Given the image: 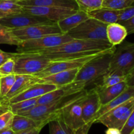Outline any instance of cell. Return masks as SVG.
Instances as JSON below:
<instances>
[{"label":"cell","instance_id":"6da1fadb","mask_svg":"<svg viewBox=\"0 0 134 134\" xmlns=\"http://www.w3.org/2000/svg\"><path fill=\"white\" fill-rule=\"evenodd\" d=\"M113 47L109 42L73 39L58 47L32 53L40 54L54 62L102 53Z\"/></svg>","mask_w":134,"mask_h":134},{"label":"cell","instance_id":"7a4b0ae2","mask_svg":"<svg viewBox=\"0 0 134 134\" xmlns=\"http://www.w3.org/2000/svg\"><path fill=\"white\" fill-rule=\"evenodd\" d=\"M115 48L116 46L86 63L79 69L73 82L86 87L100 79L108 72L111 57Z\"/></svg>","mask_w":134,"mask_h":134},{"label":"cell","instance_id":"3957f363","mask_svg":"<svg viewBox=\"0 0 134 134\" xmlns=\"http://www.w3.org/2000/svg\"><path fill=\"white\" fill-rule=\"evenodd\" d=\"M87 91L84 89L81 91L66 94L54 102L47 104L37 105L27 112L20 115L31 118L37 121L46 122L48 124L50 121L59 116L61 111L65 106L85 95Z\"/></svg>","mask_w":134,"mask_h":134},{"label":"cell","instance_id":"277c9868","mask_svg":"<svg viewBox=\"0 0 134 134\" xmlns=\"http://www.w3.org/2000/svg\"><path fill=\"white\" fill-rule=\"evenodd\" d=\"M134 68V43L119 44L111 57L107 73L126 76Z\"/></svg>","mask_w":134,"mask_h":134},{"label":"cell","instance_id":"5b68a950","mask_svg":"<svg viewBox=\"0 0 134 134\" xmlns=\"http://www.w3.org/2000/svg\"><path fill=\"white\" fill-rule=\"evenodd\" d=\"M107 24L89 18L67 33L73 39L109 42L107 37Z\"/></svg>","mask_w":134,"mask_h":134},{"label":"cell","instance_id":"8992f818","mask_svg":"<svg viewBox=\"0 0 134 134\" xmlns=\"http://www.w3.org/2000/svg\"><path fill=\"white\" fill-rule=\"evenodd\" d=\"M15 61L14 74L35 75L45 69L51 62L38 53H13Z\"/></svg>","mask_w":134,"mask_h":134},{"label":"cell","instance_id":"52a82bcc","mask_svg":"<svg viewBox=\"0 0 134 134\" xmlns=\"http://www.w3.org/2000/svg\"><path fill=\"white\" fill-rule=\"evenodd\" d=\"M67 34L50 35L39 39L20 42L17 45V53H32L58 47L73 40Z\"/></svg>","mask_w":134,"mask_h":134},{"label":"cell","instance_id":"ba28073f","mask_svg":"<svg viewBox=\"0 0 134 134\" xmlns=\"http://www.w3.org/2000/svg\"><path fill=\"white\" fill-rule=\"evenodd\" d=\"M134 109V98L105 113L95 120L108 128H115L121 130Z\"/></svg>","mask_w":134,"mask_h":134},{"label":"cell","instance_id":"9c48e42d","mask_svg":"<svg viewBox=\"0 0 134 134\" xmlns=\"http://www.w3.org/2000/svg\"><path fill=\"white\" fill-rule=\"evenodd\" d=\"M12 33L20 42L39 39L50 35L62 34L57 22L52 24H37L23 28L11 30Z\"/></svg>","mask_w":134,"mask_h":134},{"label":"cell","instance_id":"30bf717a","mask_svg":"<svg viewBox=\"0 0 134 134\" xmlns=\"http://www.w3.org/2000/svg\"><path fill=\"white\" fill-rule=\"evenodd\" d=\"M107 51H105V52H107ZM102 53H103V52L96 54L88 55V56H82V57L79 58H75L52 62L45 69H44L39 73L35 74V76L39 77V78H43V77H47V76L58 73V72L70 70V69H77V68L80 69L88 62H89L90 60Z\"/></svg>","mask_w":134,"mask_h":134},{"label":"cell","instance_id":"8fae6325","mask_svg":"<svg viewBox=\"0 0 134 134\" xmlns=\"http://www.w3.org/2000/svg\"><path fill=\"white\" fill-rule=\"evenodd\" d=\"M56 23L47 18L32 15L26 13L4 16L0 20V24L11 30L23 28L37 24H52Z\"/></svg>","mask_w":134,"mask_h":134},{"label":"cell","instance_id":"7c38bea8","mask_svg":"<svg viewBox=\"0 0 134 134\" xmlns=\"http://www.w3.org/2000/svg\"><path fill=\"white\" fill-rule=\"evenodd\" d=\"M85 95L65 106L59 115L66 125L73 131L77 130L85 124L82 119L81 107V101Z\"/></svg>","mask_w":134,"mask_h":134},{"label":"cell","instance_id":"4fadbf2b","mask_svg":"<svg viewBox=\"0 0 134 134\" xmlns=\"http://www.w3.org/2000/svg\"><path fill=\"white\" fill-rule=\"evenodd\" d=\"M22 9L23 13L43 17L55 22L74 14L77 10L52 7L37 6H22Z\"/></svg>","mask_w":134,"mask_h":134},{"label":"cell","instance_id":"5bb4252c","mask_svg":"<svg viewBox=\"0 0 134 134\" xmlns=\"http://www.w3.org/2000/svg\"><path fill=\"white\" fill-rule=\"evenodd\" d=\"M100 99L95 88L88 90L81 101L82 116L85 123L94 121V118L100 109Z\"/></svg>","mask_w":134,"mask_h":134},{"label":"cell","instance_id":"9a60e30c","mask_svg":"<svg viewBox=\"0 0 134 134\" xmlns=\"http://www.w3.org/2000/svg\"><path fill=\"white\" fill-rule=\"evenodd\" d=\"M40 81V78L32 75H16V80L13 87L2 99L8 102L9 99L22 94Z\"/></svg>","mask_w":134,"mask_h":134},{"label":"cell","instance_id":"2e32d148","mask_svg":"<svg viewBox=\"0 0 134 134\" xmlns=\"http://www.w3.org/2000/svg\"><path fill=\"white\" fill-rule=\"evenodd\" d=\"M57 88V86H56L55 85L43 83V82H39V83L33 85L30 88L22 92V94L9 99L8 101V103H14L20 102V101L26 100V99L39 98L41 96L47 94L48 92L55 90Z\"/></svg>","mask_w":134,"mask_h":134},{"label":"cell","instance_id":"e0dca14e","mask_svg":"<svg viewBox=\"0 0 134 134\" xmlns=\"http://www.w3.org/2000/svg\"><path fill=\"white\" fill-rule=\"evenodd\" d=\"M79 70V69L77 68V69L58 72L47 77L40 78V82L55 85L58 88L62 87L72 83L75 81Z\"/></svg>","mask_w":134,"mask_h":134},{"label":"cell","instance_id":"ac0fdd59","mask_svg":"<svg viewBox=\"0 0 134 134\" xmlns=\"http://www.w3.org/2000/svg\"><path fill=\"white\" fill-rule=\"evenodd\" d=\"M21 6L52 7L79 10L75 0H16Z\"/></svg>","mask_w":134,"mask_h":134},{"label":"cell","instance_id":"d6986e66","mask_svg":"<svg viewBox=\"0 0 134 134\" xmlns=\"http://www.w3.org/2000/svg\"><path fill=\"white\" fill-rule=\"evenodd\" d=\"M127 87L126 82L123 81L113 86L105 87L96 86L94 88L98 92L102 105H105L120 95Z\"/></svg>","mask_w":134,"mask_h":134},{"label":"cell","instance_id":"ffe728a7","mask_svg":"<svg viewBox=\"0 0 134 134\" xmlns=\"http://www.w3.org/2000/svg\"><path fill=\"white\" fill-rule=\"evenodd\" d=\"M133 98H134V86H128V87L120 95L118 96L116 98H115L113 100H112L107 104L105 105L101 106L100 109L98 111L96 115L95 116V118H94V122H95V120L96 119H98L101 116L104 115L105 113L108 112L109 111L111 110L112 109L120 105V104L127 102V101Z\"/></svg>","mask_w":134,"mask_h":134},{"label":"cell","instance_id":"44dd1931","mask_svg":"<svg viewBox=\"0 0 134 134\" xmlns=\"http://www.w3.org/2000/svg\"><path fill=\"white\" fill-rule=\"evenodd\" d=\"M88 18H89L88 13L77 10L74 14L59 20L57 24L63 34H67Z\"/></svg>","mask_w":134,"mask_h":134},{"label":"cell","instance_id":"7402d4cb","mask_svg":"<svg viewBox=\"0 0 134 134\" xmlns=\"http://www.w3.org/2000/svg\"><path fill=\"white\" fill-rule=\"evenodd\" d=\"M121 11L122 10H115L109 8L102 7L89 12L88 13V15L89 18H94L103 23L109 24L118 22Z\"/></svg>","mask_w":134,"mask_h":134},{"label":"cell","instance_id":"603a6c76","mask_svg":"<svg viewBox=\"0 0 134 134\" xmlns=\"http://www.w3.org/2000/svg\"><path fill=\"white\" fill-rule=\"evenodd\" d=\"M106 33L107 40L113 46L121 44L128 35L126 28L118 22L107 24Z\"/></svg>","mask_w":134,"mask_h":134},{"label":"cell","instance_id":"cb8c5ba5","mask_svg":"<svg viewBox=\"0 0 134 134\" xmlns=\"http://www.w3.org/2000/svg\"><path fill=\"white\" fill-rule=\"evenodd\" d=\"M48 123L46 122L37 121L31 118L23 116L20 115H14L13 117V122L11 124V129L15 133L30 129V128H35L39 126H45Z\"/></svg>","mask_w":134,"mask_h":134},{"label":"cell","instance_id":"d4e9b609","mask_svg":"<svg viewBox=\"0 0 134 134\" xmlns=\"http://www.w3.org/2000/svg\"><path fill=\"white\" fill-rule=\"evenodd\" d=\"M37 99L38 98H35L20 101L16 103H9V109L14 115H20L23 113L27 112L37 105Z\"/></svg>","mask_w":134,"mask_h":134},{"label":"cell","instance_id":"484cf974","mask_svg":"<svg viewBox=\"0 0 134 134\" xmlns=\"http://www.w3.org/2000/svg\"><path fill=\"white\" fill-rule=\"evenodd\" d=\"M48 125L50 134H74L75 131L66 125L60 115L50 121Z\"/></svg>","mask_w":134,"mask_h":134},{"label":"cell","instance_id":"4316f807","mask_svg":"<svg viewBox=\"0 0 134 134\" xmlns=\"http://www.w3.org/2000/svg\"><path fill=\"white\" fill-rule=\"evenodd\" d=\"M0 10L6 16L23 13L22 6L17 3L16 0H0Z\"/></svg>","mask_w":134,"mask_h":134},{"label":"cell","instance_id":"83f0119b","mask_svg":"<svg viewBox=\"0 0 134 134\" xmlns=\"http://www.w3.org/2000/svg\"><path fill=\"white\" fill-rule=\"evenodd\" d=\"M126 81V76H120L115 74L106 73L97 81V86L101 87L110 86L116 85L119 82Z\"/></svg>","mask_w":134,"mask_h":134},{"label":"cell","instance_id":"f1b7e54d","mask_svg":"<svg viewBox=\"0 0 134 134\" xmlns=\"http://www.w3.org/2000/svg\"><path fill=\"white\" fill-rule=\"evenodd\" d=\"M80 10L89 13L90 11L100 9L103 6L104 0H75Z\"/></svg>","mask_w":134,"mask_h":134},{"label":"cell","instance_id":"f546056e","mask_svg":"<svg viewBox=\"0 0 134 134\" xmlns=\"http://www.w3.org/2000/svg\"><path fill=\"white\" fill-rule=\"evenodd\" d=\"M20 41L12 33L11 29L7 27L0 24V44H7L17 46Z\"/></svg>","mask_w":134,"mask_h":134},{"label":"cell","instance_id":"4dcf8cb0","mask_svg":"<svg viewBox=\"0 0 134 134\" xmlns=\"http://www.w3.org/2000/svg\"><path fill=\"white\" fill-rule=\"evenodd\" d=\"M134 4V0H104L102 7L122 10Z\"/></svg>","mask_w":134,"mask_h":134},{"label":"cell","instance_id":"1f68e13d","mask_svg":"<svg viewBox=\"0 0 134 134\" xmlns=\"http://www.w3.org/2000/svg\"><path fill=\"white\" fill-rule=\"evenodd\" d=\"M16 80V75L12 74L0 77V96L1 99L11 89Z\"/></svg>","mask_w":134,"mask_h":134},{"label":"cell","instance_id":"d6a6232c","mask_svg":"<svg viewBox=\"0 0 134 134\" xmlns=\"http://www.w3.org/2000/svg\"><path fill=\"white\" fill-rule=\"evenodd\" d=\"M14 65L15 61L13 56L0 65V77L14 74Z\"/></svg>","mask_w":134,"mask_h":134},{"label":"cell","instance_id":"836d02e7","mask_svg":"<svg viewBox=\"0 0 134 134\" xmlns=\"http://www.w3.org/2000/svg\"><path fill=\"white\" fill-rule=\"evenodd\" d=\"M14 114L10 110L5 111L0 115V131L11 127Z\"/></svg>","mask_w":134,"mask_h":134},{"label":"cell","instance_id":"e575fe53","mask_svg":"<svg viewBox=\"0 0 134 134\" xmlns=\"http://www.w3.org/2000/svg\"><path fill=\"white\" fill-rule=\"evenodd\" d=\"M134 16V5L129 7L126 9H122L119 16L118 23H122L124 21L128 20V19L131 18Z\"/></svg>","mask_w":134,"mask_h":134},{"label":"cell","instance_id":"d590c367","mask_svg":"<svg viewBox=\"0 0 134 134\" xmlns=\"http://www.w3.org/2000/svg\"><path fill=\"white\" fill-rule=\"evenodd\" d=\"M134 130V109L121 130V134H131Z\"/></svg>","mask_w":134,"mask_h":134},{"label":"cell","instance_id":"8d00e7d4","mask_svg":"<svg viewBox=\"0 0 134 134\" xmlns=\"http://www.w3.org/2000/svg\"><path fill=\"white\" fill-rule=\"evenodd\" d=\"M120 24L126 28L128 35L134 34V16L128 20L124 21Z\"/></svg>","mask_w":134,"mask_h":134},{"label":"cell","instance_id":"74e56055","mask_svg":"<svg viewBox=\"0 0 134 134\" xmlns=\"http://www.w3.org/2000/svg\"><path fill=\"white\" fill-rule=\"evenodd\" d=\"M94 124V121H90L89 122L86 123L85 125L82 126L81 128L78 129L77 130L75 131L74 134H88V133L89 130H90V128H91L92 125Z\"/></svg>","mask_w":134,"mask_h":134},{"label":"cell","instance_id":"f35d334b","mask_svg":"<svg viewBox=\"0 0 134 134\" xmlns=\"http://www.w3.org/2000/svg\"><path fill=\"white\" fill-rule=\"evenodd\" d=\"M43 127L44 126L43 125L35 127V128H30V129L25 130L21 131V132H16L15 134H39Z\"/></svg>","mask_w":134,"mask_h":134},{"label":"cell","instance_id":"ab89813d","mask_svg":"<svg viewBox=\"0 0 134 134\" xmlns=\"http://www.w3.org/2000/svg\"><path fill=\"white\" fill-rule=\"evenodd\" d=\"M11 57H13V53L4 52L0 49V65H2L5 62Z\"/></svg>","mask_w":134,"mask_h":134},{"label":"cell","instance_id":"60d3db41","mask_svg":"<svg viewBox=\"0 0 134 134\" xmlns=\"http://www.w3.org/2000/svg\"><path fill=\"white\" fill-rule=\"evenodd\" d=\"M126 83L128 86H134V68L126 75Z\"/></svg>","mask_w":134,"mask_h":134},{"label":"cell","instance_id":"b9f144b4","mask_svg":"<svg viewBox=\"0 0 134 134\" xmlns=\"http://www.w3.org/2000/svg\"><path fill=\"white\" fill-rule=\"evenodd\" d=\"M105 134H121V131L115 128H108Z\"/></svg>","mask_w":134,"mask_h":134},{"label":"cell","instance_id":"7bdbcfd3","mask_svg":"<svg viewBox=\"0 0 134 134\" xmlns=\"http://www.w3.org/2000/svg\"><path fill=\"white\" fill-rule=\"evenodd\" d=\"M0 134H15V132L11 129V128H9L0 131Z\"/></svg>","mask_w":134,"mask_h":134},{"label":"cell","instance_id":"ee69618b","mask_svg":"<svg viewBox=\"0 0 134 134\" xmlns=\"http://www.w3.org/2000/svg\"><path fill=\"white\" fill-rule=\"evenodd\" d=\"M4 16H6V14H5V13H3L2 11H1V10H0V20H1V18Z\"/></svg>","mask_w":134,"mask_h":134},{"label":"cell","instance_id":"f6af8a7d","mask_svg":"<svg viewBox=\"0 0 134 134\" xmlns=\"http://www.w3.org/2000/svg\"><path fill=\"white\" fill-rule=\"evenodd\" d=\"M131 134H134V130H133V131H132V133H131Z\"/></svg>","mask_w":134,"mask_h":134},{"label":"cell","instance_id":"bcb514c9","mask_svg":"<svg viewBox=\"0 0 134 134\" xmlns=\"http://www.w3.org/2000/svg\"><path fill=\"white\" fill-rule=\"evenodd\" d=\"M1 101V96H0V102Z\"/></svg>","mask_w":134,"mask_h":134}]
</instances>
